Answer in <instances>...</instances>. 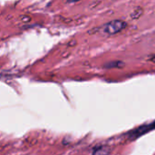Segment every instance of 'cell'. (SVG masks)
Listing matches in <instances>:
<instances>
[{
    "label": "cell",
    "instance_id": "3",
    "mask_svg": "<svg viewBox=\"0 0 155 155\" xmlns=\"http://www.w3.org/2000/svg\"><path fill=\"white\" fill-rule=\"evenodd\" d=\"M78 1H80V0H68V2H70V3H74V2H78Z\"/></svg>",
    "mask_w": 155,
    "mask_h": 155
},
{
    "label": "cell",
    "instance_id": "2",
    "mask_svg": "<svg viewBox=\"0 0 155 155\" xmlns=\"http://www.w3.org/2000/svg\"><path fill=\"white\" fill-rule=\"evenodd\" d=\"M155 129V121L154 122H153L152 124H148V125H143V126H141V127H139V128H137L136 130H134L133 132H131L130 134H129V135L134 139H135V138H137L138 136H141V135H143V134H144L145 133H147V132H149V131H152V130H153Z\"/></svg>",
    "mask_w": 155,
    "mask_h": 155
},
{
    "label": "cell",
    "instance_id": "1",
    "mask_svg": "<svg viewBox=\"0 0 155 155\" xmlns=\"http://www.w3.org/2000/svg\"><path fill=\"white\" fill-rule=\"evenodd\" d=\"M127 26V24L123 20H113L107 23L104 26V32L109 35L118 34L119 32L123 31Z\"/></svg>",
    "mask_w": 155,
    "mask_h": 155
}]
</instances>
